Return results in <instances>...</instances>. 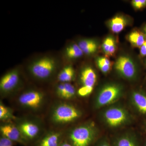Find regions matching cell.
Listing matches in <instances>:
<instances>
[{
  "label": "cell",
  "instance_id": "16",
  "mask_svg": "<svg viewBox=\"0 0 146 146\" xmlns=\"http://www.w3.org/2000/svg\"><path fill=\"white\" fill-rule=\"evenodd\" d=\"M128 20L125 16H117L110 20L109 27L112 32L118 33L122 31L128 24Z\"/></svg>",
  "mask_w": 146,
  "mask_h": 146
},
{
  "label": "cell",
  "instance_id": "2",
  "mask_svg": "<svg viewBox=\"0 0 146 146\" xmlns=\"http://www.w3.org/2000/svg\"><path fill=\"white\" fill-rule=\"evenodd\" d=\"M82 115V110L71 101L53 99L44 118L50 128L65 130Z\"/></svg>",
  "mask_w": 146,
  "mask_h": 146
},
{
  "label": "cell",
  "instance_id": "29",
  "mask_svg": "<svg viewBox=\"0 0 146 146\" xmlns=\"http://www.w3.org/2000/svg\"><path fill=\"white\" fill-rule=\"evenodd\" d=\"M143 33L146 36V25L144 27L143 29Z\"/></svg>",
  "mask_w": 146,
  "mask_h": 146
},
{
  "label": "cell",
  "instance_id": "7",
  "mask_svg": "<svg viewBox=\"0 0 146 146\" xmlns=\"http://www.w3.org/2000/svg\"><path fill=\"white\" fill-rule=\"evenodd\" d=\"M122 93L121 86L111 84L106 85L100 91L96 100V106H104L115 101Z\"/></svg>",
  "mask_w": 146,
  "mask_h": 146
},
{
  "label": "cell",
  "instance_id": "14",
  "mask_svg": "<svg viewBox=\"0 0 146 146\" xmlns=\"http://www.w3.org/2000/svg\"><path fill=\"white\" fill-rule=\"evenodd\" d=\"M76 72L72 65L68 64L61 67L54 82L71 83L75 78Z\"/></svg>",
  "mask_w": 146,
  "mask_h": 146
},
{
  "label": "cell",
  "instance_id": "1",
  "mask_svg": "<svg viewBox=\"0 0 146 146\" xmlns=\"http://www.w3.org/2000/svg\"><path fill=\"white\" fill-rule=\"evenodd\" d=\"M10 99L14 107L24 114L43 117L53 100L50 93L34 86H25Z\"/></svg>",
  "mask_w": 146,
  "mask_h": 146
},
{
  "label": "cell",
  "instance_id": "13",
  "mask_svg": "<svg viewBox=\"0 0 146 146\" xmlns=\"http://www.w3.org/2000/svg\"><path fill=\"white\" fill-rule=\"evenodd\" d=\"M79 80L81 86L94 89L97 81L96 72L92 67L85 66L81 69L79 75Z\"/></svg>",
  "mask_w": 146,
  "mask_h": 146
},
{
  "label": "cell",
  "instance_id": "17",
  "mask_svg": "<svg viewBox=\"0 0 146 146\" xmlns=\"http://www.w3.org/2000/svg\"><path fill=\"white\" fill-rule=\"evenodd\" d=\"M78 44L80 47L84 54L90 55L97 51L98 45L97 42L92 39H84L79 41Z\"/></svg>",
  "mask_w": 146,
  "mask_h": 146
},
{
  "label": "cell",
  "instance_id": "11",
  "mask_svg": "<svg viewBox=\"0 0 146 146\" xmlns=\"http://www.w3.org/2000/svg\"><path fill=\"white\" fill-rule=\"evenodd\" d=\"M0 133L1 136L9 139L13 143H18L24 146L28 145L13 121L1 122Z\"/></svg>",
  "mask_w": 146,
  "mask_h": 146
},
{
  "label": "cell",
  "instance_id": "18",
  "mask_svg": "<svg viewBox=\"0 0 146 146\" xmlns=\"http://www.w3.org/2000/svg\"><path fill=\"white\" fill-rule=\"evenodd\" d=\"M132 99L139 112L146 115V94L141 91H135L132 95Z\"/></svg>",
  "mask_w": 146,
  "mask_h": 146
},
{
  "label": "cell",
  "instance_id": "3",
  "mask_svg": "<svg viewBox=\"0 0 146 146\" xmlns=\"http://www.w3.org/2000/svg\"><path fill=\"white\" fill-rule=\"evenodd\" d=\"M60 60L56 56L44 55L32 60L27 67L31 78L37 82H54L61 68Z\"/></svg>",
  "mask_w": 146,
  "mask_h": 146
},
{
  "label": "cell",
  "instance_id": "25",
  "mask_svg": "<svg viewBox=\"0 0 146 146\" xmlns=\"http://www.w3.org/2000/svg\"><path fill=\"white\" fill-rule=\"evenodd\" d=\"M13 142L9 139L1 136L0 137V146H13Z\"/></svg>",
  "mask_w": 146,
  "mask_h": 146
},
{
  "label": "cell",
  "instance_id": "28",
  "mask_svg": "<svg viewBox=\"0 0 146 146\" xmlns=\"http://www.w3.org/2000/svg\"><path fill=\"white\" fill-rule=\"evenodd\" d=\"M99 146H110V145L108 143H107L105 142L102 143Z\"/></svg>",
  "mask_w": 146,
  "mask_h": 146
},
{
  "label": "cell",
  "instance_id": "5",
  "mask_svg": "<svg viewBox=\"0 0 146 146\" xmlns=\"http://www.w3.org/2000/svg\"><path fill=\"white\" fill-rule=\"evenodd\" d=\"M23 72L16 67L5 73L0 79V96L2 99L10 98L25 87Z\"/></svg>",
  "mask_w": 146,
  "mask_h": 146
},
{
  "label": "cell",
  "instance_id": "6",
  "mask_svg": "<svg viewBox=\"0 0 146 146\" xmlns=\"http://www.w3.org/2000/svg\"><path fill=\"white\" fill-rule=\"evenodd\" d=\"M96 133L94 125L86 123L65 129L64 139L72 146H90Z\"/></svg>",
  "mask_w": 146,
  "mask_h": 146
},
{
  "label": "cell",
  "instance_id": "15",
  "mask_svg": "<svg viewBox=\"0 0 146 146\" xmlns=\"http://www.w3.org/2000/svg\"><path fill=\"white\" fill-rule=\"evenodd\" d=\"M84 53L78 44L72 43L67 46L63 51V57L68 60L80 58Z\"/></svg>",
  "mask_w": 146,
  "mask_h": 146
},
{
  "label": "cell",
  "instance_id": "24",
  "mask_svg": "<svg viewBox=\"0 0 146 146\" xmlns=\"http://www.w3.org/2000/svg\"><path fill=\"white\" fill-rule=\"evenodd\" d=\"M132 5L136 9H141L146 7V0H133L131 2Z\"/></svg>",
  "mask_w": 146,
  "mask_h": 146
},
{
  "label": "cell",
  "instance_id": "4",
  "mask_svg": "<svg viewBox=\"0 0 146 146\" xmlns=\"http://www.w3.org/2000/svg\"><path fill=\"white\" fill-rule=\"evenodd\" d=\"M13 121L28 145L35 143L48 128L44 117L39 115L23 114Z\"/></svg>",
  "mask_w": 146,
  "mask_h": 146
},
{
  "label": "cell",
  "instance_id": "20",
  "mask_svg": "<svg viewBox=\"0 0 146 146\" xmlns=\"http://www.w3.org/2000/svg\"><path fill=\"white\" fill-rule=\"evenodd\" d=\"M129 41L133 47L141 48L146 40V36L143 32L134 31L128 36Z\"/></svg>",
  "mask_w": 146,
  "mask_h": 146
},
{
  "label": "cell",
  "instance_id": "10",
  "mask_svg": "<svg viewBox=\"0 0 146 146\" xmlns=\"http://www.w3.org/2000/svg\"><path fill=\"white\" fill-rule=\"evenodd\" d=\"M51 94L54 99L71 101L75 98L77 90L71 83L54 82Z\"/></svg>",
  "mask_w": 146,
  "mask_h": 146
},
{
  "label": "cell",
  "instance_id": "26",
  "mask_svg": "<svg viewBox=\"0 0 146 146\" xmlns=\"http://www.w3.org/2000/svg\"><path fill=\"white\" fill-rule=\"evenodd\" d=\"M140 52L141 56L143 57L146 56V40L140 48Z\"/></svg>",
  "mask_w": 146,
  "mask_h": 146
},
{
  "label": "cell",
  "instance_id": "12",
  "mask_svg": "<svg viewBox=\"0 0 146 146\" xmlns=\"http://www.w3.org/2000/svg\"><path fill=\"white\" fill-rule=\"evenodd\" d=\"M104 118L110 126L115 127L125 121L127 115L124 110L120 108L114 107L109 108L106 111Z\"/></svg>",
  "mask_w": 146,
  "mask_h": 146
},
{
  "label": "cell",
  "instance_id": "21",
  "mask_svg": "<svg viewBox=\"0 0 146 146\" xmlns=\"http://www.w3.org/2000/svg\"><path fill=\"white\" fill-rule=\"evenodd\" d=\"M103 51L107 56H112L116 50V43L115 38L112 36L106 37L103 43Z\"/></svg>",
  "mask_w": 146,
  "mask_h": 146
},
{
  "label": "cell",
  "instance_id": "30",
  "mask_svg": "<svg viewBox=\"0 0 146 146\" xmlns=\"http://www.w3.org/2000/svg\"></svg>",
  "mask_w": 146,
  "mask_h": 146
},
{
  "label": "cell",
  "instance_id": "22",
  "mask_svg": "<svg viewBox=\"0 0 146 146\" xmlns=\"http://www.w3.org/2000/svg\"><path fill=\"white\" fill-rule=\"evenodd\" d=\"M96 63L98 67L104 73L109 72L111 67V63L109 59L105 57L98 58Z\"/></svg>",
  "mask_w": 146,
  "mask_h": 146
},
{
  "label": "cell",
  "instance_id": "9",
  "mask_svg": "<svg viewBox=\"0 0 146 146\" xmlns=\"http://www.w3.org/2000/svg\"><path fill=\"white\" fill-rule=\"evenodd\" d=\"M64 138L65 130L49 127L35 146H59Z\"/></svg>",
  "mask_w": 146,
  "mask_h": 146
},
{
  "label": "cell",
  "instance_id": "27",
  "mask_svg": "<svg viewBox=\"0 0 146 146\" xmlns=\"http://www.w3.org/2000/svg\"><path fill=\"white\" fill-rule=\"evenodd\" d=\"M59 146H72L70 143L64 139Z\"/></svg>",
  "mask_w": 146,
  "mask_h": 146
},
{
  "label": "cell",
  "instance_id": "23",
  "mask_svg": "<svg viewBox=\"0 0 146 146\" xmlns=\"http://www.w3.org/2000/svg\"><path fill=\"white\" fill-rule=\"evenodd\" d=\"M116 146H138L133 139L127 137L123 136L119 138L116 142Z\"/></svg>",
  "mask_w": 146,
  "mask_h": 146
},
{
  "label": "cell",
  "instance_id": "8",
  "mask_svg": "<svg viewBox=\"0 0 146 146\" xmlns=\"http://www.w3.org/2000/svg\"><path fill=\"white\" fill-rule=\"evenodd\" d=\"M115 70L121 75L129 79L136 77L137 69L133 60L127 56L122 55L118 57L115 63Z\"/></svg>",
  "mask_w": 146,
  "mask_h": 146
},
{
  "label": "cell",
  "instance_id": "19",
  "mask_svg": "<svg viewBox=\"0 0 146 146\" xmlns=\"http://www.w3.org/2000/svg\"><path fill=\"white\" fill-rule=\"evenodd\" d=\"M14 110L6 105L1 100L0 101V121L1 122L13 121L16 117L14 115Z\"/></svg>",
  "mask_w": 146,
  "mask_h": 146
}]
</instances>
